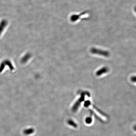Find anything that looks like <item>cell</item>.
I'll return each instance as SVG.
<instances>
[{
  "instance_id": "5b68a950",
  "label": "cell",
  "mask_w": 136,
  "mask_h": 136,
  "mask_svg": "<svg viewBox=\"0 0 136 136\" xmlns=\"http://www.w3.org/2000/svg\"><path fill=\"white\" fill-rule=\"evenodd\" d=\"M107 68H102L101 69H100V70L98 71V72L97 73V74L98 75H101V74H102V73H105L106 72H107Z\"/></svg>"
},
{
  "instance_id": "7a4b0ae2",
  "label": "cell",
  "mask_w": 136,
  "mask_h": 136,
  "mask_svg": "<svg viewBox=\"0 0 136 136\" xmlns=\"http://www.w3.org/2000/svg\"><path fill=\"white\" fill-rule=\"evenodd\" d=\"M92 53L94 54H96L103 55L104 56H107L109 55V53L107 52L104 51L102 50H100V49H95V48H93L91 50Z\"/></svg>"
},
{
  "instance_id": "3957f363",
  "label": "cell",
  "mask_w": 136,
  "mask_h": 136,
  "mask_svg": "<svg viewBox=\"0 0 136 136\" xmlns=\"http://www.w3.org/2000/svg\"><path fill=\"white\" fill-rule=\"evenodd\" d=\"M8 22L6 20H2L0 22V36L1 35L5 28L8 24Z\"/></svg>"
},
{
  "instance_id": "6da1fadb",
  "label": "cell",
  "mask_w": 136,
  "mask_h": 136,
  "mask_svg": "<svg viewBox=\"0 0 136 136\" xmlns=\"http://www.w3.org/2000/svg\"><path fill=\"white\" fill-rule=\"evenodd\" d=\"M87 13L83 12L81 13L72 15L70 17V20L73 22H80L85 19L87 17Z\"/></svg>"
},
{
  "instance_id": "277c9868",
  "label": "cell",
  "mask_w": 136,
  "mask_h": 136,
  "mask_svg": "<svg viewBox=\"0 0 136 136\" xmlns=\"http://www.w3.org/2000/svg\"><path fill=\"white\" fill-rule=\"evenodd\" d=\"M34 131H35V130H34V129L29 128L25 130L24 131L23 133L25 135H28L32 134L34 133Z\"/></svg>"
}]
</instances>
